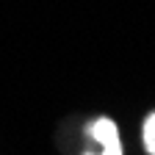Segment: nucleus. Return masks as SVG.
Segmentation results:
<instances>
[{
	"label": "nucleus",
	"instance_id": "obj_1",
	"mask_svg": "<svg viewBox=\"0 0 155 155\" xmlns=\"http://www.w3.org/2000/svg\"><path fill=\"white\" fill-rule=\"evenodd\" d=\"M89 133H91V139L103 147L100 155H122L119 133H116V125H114L111 119H97V122L89 127ZM89 155H91V152H89Z\"/></svg>",
	"mask_w": 155,
	"mask_h": 155
},
{
	"label": "nucleus",
	"instance_id": "obj_2",
	"mask_svg": "<svg viewBox=\"0 0 155 155\" xmlns=\"http://www.w3.org/2000/svg\"><path fill=\"white\" fill-rule=\"evenodd\" d=\"M144 147L150 155H155V114H150L144 122Z\"/></svg>",
	"mask_w": 155,
	"mask_h": 155
}]
</instances>
